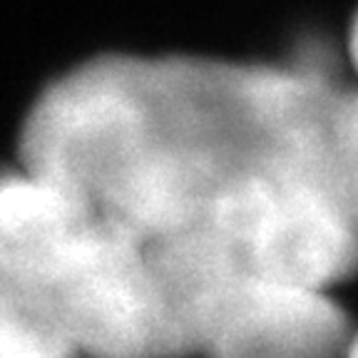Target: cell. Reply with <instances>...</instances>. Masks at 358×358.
Wrapping results in <instances>:
<instances>
[{
    "label": "cell",
    "instance_id": "6da1fadb",
    "mask_svg": "<svg viewBox=\"0 0 358 358\" xmlns=\"http://www.w3.org/2000/svg\"><path fill=\"white\" fill-rule=\"evenodd\" d=\"M28 289L50 299L83 356L185 358L192 353L142 239L87 209L48 274Z\"/></svg>",
    "mask_w": 358,
    "mask_h": 358
},
{
    "label": "cell",
    "instance_id": "7a4b0ae2",
    "mask_svg": "<svg viewBox=\"0 0 358 358\" xmlns=\"http://www.w3.org/2000/svg\"><path fill=\"white\" fill-rule=\"evenodd\" d=\"M196 229L266 279L329 291L358 271V222L324 182L299 169L259 167L234 177Z\"/></svg>",
    "mask_w": 358,
    "mask_h": 358
},
{
    "label": "cell",
    "instance_id": "3957f363",
    "mask_svg": "<svg viewBox=\"0 0 358 358\" xmlns=\"http://www.w3.org/2000/svg\"><path fill=\"white\" fill-rule=\"evenodd\" d=\"M351 329L329 291L236 266L189 316L192 353L207 358H341Z\"/></svg>",
    "mask_w": 358,
    "mask_h": 358
},
{
    "label": "cell",
    "instance_id": "277c9868",
    "mask_svg": "<svg viewBox=\"0 0 358 358\" xmlns=\"http://www.w3.org/2000/svg\"><path fill=\"white\" fill-rule=\"evenodd\" d=\"M78 341L40 291L0 281V358H80Z\"/></svg>",
    "mask_w": 358,
    "mask_h": 358
},
{
    "label": "cell",
    "instance_id": "5b68a950",
    "mask_svg": "<svg viewBox=\"0 0 358 358\" xmlns=\"http://www.w3.org/2000/svg\"><path fill=\"white\" fill-rule=\"evenodd\" d=\"M321 182L358 222V92L338 90L321 134Z\"/></svg>",
    "mask_w": 358,
    "mask_h": 358
},
{
    "label": "cell",
    "instance_id": "8992f818",
    "mask_svg": "<svg viewBox=\"0 0 358 358\" xmlns=\"http://www.w3.org/2000/svg\"><path fill=\"white\" fill-rule=\"evenodd\" d=\"M348 57L353 62V70L358 73V13L351 22V30H348Z\"/></svg>",
    "mask_w": 358,
    "mask_h": 358
},
{
    "label": "cell",
    "instance_id": "52a82bcc",
    "mask_svg": "<svg viewBox=\"0 0 358 358\" xmlns=\"http://www.w3.org/2000/svg\"><path fill=\"white\" fill-rule=\"evenodd\" d=\"M341 358H358V331L348 336V341H346V346H343Z\"/></svg>",
    "mask_w": 358,
    "mask_h": 358
}]
</instances>
